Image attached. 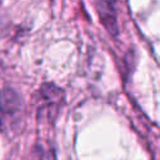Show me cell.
I'll return each instance as SVG.
<instances>
[{"mask_svg": "<svg viewBox=\"0 0 160 160\" xmlns=\"http://www.w3.org/2000/svg\"><path fill=\"white\" fill-rule=\"evenodd\" d=\"M116 0H99V16L102 25L111 35L118 34V19H116Z\"/></svg>", "mask_w": 160, "mask_h": 160, "instance_id": "cell-1", "label": "cell"}, {"mask_svg": "<svg viewBox=\"0 0 160 160\" xmlns=\"http://www.w3.org/2000/svg\"><path fill=\"white\" fill-rule=\"evenodd\" d=\"M20 110V98L11 89H4L0 92V112L6 116H12Z\"/></svg>", "mask_w": 160, "mask_h": 160, "instance_id": "cell-2", "label": "cell"}]
</instances>
